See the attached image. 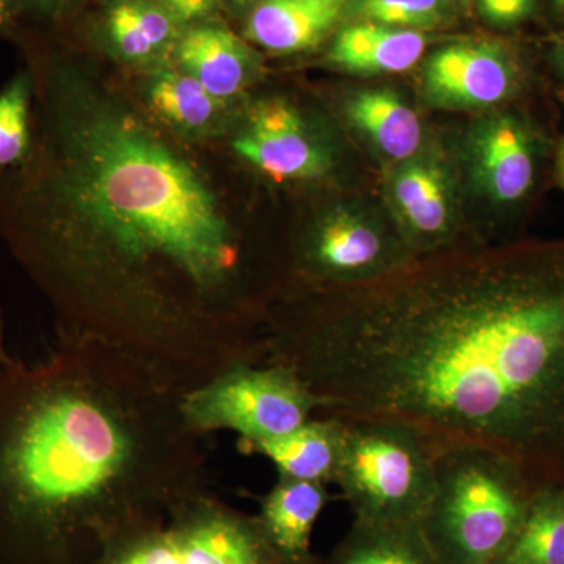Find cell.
Instances as JSON below:
<instances>
[{
	"mask_svg": "<svg viewBox=\"0 0 564 564\" xmlns=\"http://www.w3.org/2000/svg\"><path fill=\"white\" fill-rule=\"evenodd\" d=\"M259 364L317 414L408 426L564 475V250L459 252L267 317Z\"/></svg>",
	"mask_w": 564,
	"mask_h": 564,
	"instance_id": "cell-1",
	"label": "cell"
},
{
	"mask_svg": "<svg viewBox=\"0 0 564 564\" xmlns=\"http://www.w3.org/2000/svg\"><path fill=\"white\" fill-rule=\"evenodd\" d=\"M187 391L141 356L63 329L0 358V564H104L210 491Z\"/></svg>",
	"mask_w": 564,
	"mask_h": 564,
	"instance_id": "cell-2",
	"label": "cell"
},
{
	"mask_svg": "<svg viewBox=\"0 0 564 564\" xmlns=\"http://www.w3.org/2000/svg\"><path fill=\"white\" fill-rule=\"evenodd\" d=\"M436 488L422 529L443 564H496L513 543L534 494L518 463L485 448L434 452Z\"/></svg>",
	"mask_w": 564,
	"mask_h": 564,
	"instance_id": "cell-3",
	"label": "cell"
},
{
	"mask_svg": "<svg viewBox=\"0 0 564 564\" xmlns=\"http://www.w3.org/2000/svg\"><path fill=\"white\" fill-rule=\"evenodd\" d=\"M343 421L344 448L334 485L343 489L355 521L422 524L436 488L432 447L400 423Z\"/></svg>",
	"mask_w": 564,
	"mask_h": 564,
	"instance_id": "cell-4",
	"label": "cell"
},
{
	"mask_svg": "<svg viewBox=\"0 0 564 564\" xmlns=\"http://www.w3.org/2000/svg\"><path fill=\"white\" fill-rule=\"evenodd\" d=\"M318 410V400L291 369L269 364H237L184 397L196 432L229 430L239 434L240 445L285 436Z\"/></svg>",
	"mask_w": 564,
	"mask_h": 564,
	"instance_id": "cell-5",
	"label": "cell"
},
{
	"mask_svg": "<svg viewBox=\"0 0 564 564\" xmlns=\"http://www.w3.org/2000/svg\"><path fill=\"white\" fill-rule=\"evenodd\" d=\"M258 516L243 513L209 492L169 522L141 534L104 564H276Z\"/></svg>",
	"mask_w": 564,
	"mask_h": 564,
	"instance_id": "cell-6",
	"label": "cell"
},
{
	"mask_svg": "<svg viewBox=\"0 0 564 564\" xmlns=\"http://www.w3.org/2000/svg\"><path fill=\"white\" fill-rule=\"evenodd\" d=\"M300 267L313 281L337 288L367 284L410 265L408 252L373 223L356 214H334L307 237Z\"/></svg>",
	"mask_w": 564,
	"mask_h": 564,
	"instance_id": "cell-7",
	"label": "cell"
},
{
	"mask_svg": "<svg viewBox=\"0 0 564 564\" xmlns=\"http://www.w3.org/2000/svg\"><path fill=\"white\" fill-rule=\"evenodd\" d=\"M423 87L437 106L485 109L513 95L518 69L497 44H448L426 63Z\"/></svg>",
	"mask_w": 564,
	"mask_h": 564,
	"instance_id": "cell-8",
	"label": "cell"
},
{
	"mask_svg": "<svg viewBox=\"0 0 564 564\" xmlns=\"http://www.w3.org/2000/svg\"><path fill=\"white\" fill-rule=\"evenodd\" d=\"M234 150L276 181L315 180L332 165L299 111L280 99L261 102L252 110L247 129L234 141Z\"/></svg>",
	"mask_w": 564,
	"mask_h": 564,
	"instance_id": "cell-9",
	"label": "cell"
},
{
	"mask_svg": "<svg viewBox=\"0 0 564 564\" xmlns=\"http://www.w3.org/2000/svg\"><path fill=\"white\" fill-rule=\"evenodd\" d=\"M473 162L478 184L494 202L518 203L532 191L533 139L513 115H496L481 122L473 140Z\"/></svg>",
	"mask_w": 564,
	"mask_h": 564,
	"instance_id": "cell-10",
	"label": "cell"
},
{
	"mask_svg": "<svg viewBox=\"0 0 564 564\" xmlns=\"http://www.w3.org/2000/svg\"><path fill=\"white\" fill-rule=\"evenodd\" d=\"M348 0H259L248 18V39L274 54L317 46L343 18Z\"/></svg>",
	"mask_w": 564,
	"mask_h": 564,
	"instance_id": "cell-11",
	"label": "cell"
},
{
	"mask_svg": "<svg viewBox=\"0 0 564 564\" xmlns=\"http://www.w3.org/2000/svg\"><path fill=\"white\" fill-rule=\"evenodd\" d=\"M329 502L328 485L278 478L261 499L258 521L267 541L284 562L313 555L311 538L315 522Z\"/></svg>",
	"mask_w": 564,
	"mask_h": 564,
	"instance_id": "cell-12",
	"label": "cell"
},
{
	"mask_svg": "<svg viewBox=\"0 0 564 564\" xmlns=\"http://www.w3.org/2000/svg\"><path fill=\"white\" fill-rule=\"evenodd\" d=\"M345 423L333 415L313 417L276 440L240 445L242 451L265 456L280 478L334 484L343 456Z\"/></svg>",
	"mask_w": 564,
	"mask_h": 564,
	"instance_id": "cell-13",
	"label": "cell"
},
{
	"mask_svg": "<svg viewBox=\"0 0 564 564\" xmlns=\"http://www.w3.org/2000/svg\"><path fill=\"white\" fill-rule=\"evenodd\" d=\"M392 196L402 215L411 243L423 250L437 247L452 231L451 184L443 166L426 159H411L392 180Z\"/></svg>",
	"mask_w": 564,
	"mask_h": 564,
	"instance_id": "cell-14",
	"label": "cell"
},
{
	"mask_svg": "<svg viewBox=\"0 0 564 564\" xmlns=\"http://www.w3.org/2000/svg\"><path fill=\"white\" fill-rule=\"evenodd\" d=\"M176 55L185 73L220 101L242 91L254 68L247 44L220 25L185 32L177 39Z\"/></svg>",
	"mask_w": 564,
	"mask_h": 564,
	"instance_id": "cell-15",
	"label": "cell"
},
{
	"mask_svg": "<svg viewBox=\"0 0 564 564\" xmlns=\"http://www.w3.org/2000/svg\"><path fill=\"white\" fill-rule=\"evenodd\" d=\"M425 46L422 32L366 22L340 31L329 51V61L351 73L397 74L413 68Z\"/></svg>",
	"mask_w": 564,
	"mask_h": 564,
	"instance_id": "cell-16",
	"label": "cell"
},
{
	"mask_svg": "<svg viewBox=\"0 0 564 564\" xmlns=\"http://www.w3.org/2000/svg\"><path fill=\"white\" fill-rule=\"evenodd\" d=\"M325 564H443L422 524L355 521Z\"/></svg>",
	"mask_w": 564,
	"mask_h": 564,
	"instance_id": "cell-17",
	"label": "cell"
},
{
	"mask_svg": "<svg viewBox=\"0 0 564 564\" xmlns=\"http://www.w3.org/2000/svg\"><path fill=\"white\" fill-rule=\"evenodd\" d=\"M347 113L352 124L393 161H411L417 154L422 144L421 120L395 93H358L348 102Z\"/></svg>",
	"mask_w": 564,
	"mask_h": 564,
	"instance_id": "cell-18",
	"label": "cell"
},
{
	"mask_svg": "<svg viewBox=\"0 0 564 564\" xmlns=\"http://www.w3.org/2000/svg\"><path fill=\"white\" fill-rule=\"evenodd\" d=\"M177 22L155 0H113L104 14L111 50L126 61L154 57L177 39Z\"/></svg>",
	"mask_w": 564,
	"mask_h": 564,
	"instance_id": "cell-19",
	"label": "cell"
},
{
	"mask_svg": "<svg viewBox=\"0 0 564 564\" xmlns=\"http://www.w3.org/2000/svg\"><path fill=\"white\" fill-rule=\"evenodd\" d=\"M496 564H564V491L534 494L513 543Z\"/></svg>",
	"mask_w": 564,
	"mask_h": 564,
	"instance_id": "cell-20",
	"label": "cell"
},
{
	"mask_svg": "<svg viewBox=\"0 0 564 564\" xmlns=\"http://www.w3.org/2000/svg\"><path fill=\"white\" fill-rule=\"evenodd\" d=\"M154 109L184 129H203L218 111L220 99L185 70H161L151 84Z\"/></svg>",
	"mask_w": 564,
	"mask_h": 564,
	"instance_id": "cell-21",
	"label": "cell"
},
{
	"mask_svg": "<svg viewBox=\"0 0 564 564\" xmlns=\"http://www.w3.org/2000/svg\"><path fill=\"white\" fill-rule=\"evenodd\" d=\"M29 111L31 80L20 74L0 93V170L22 161L28 154Z\"/></svg>",
	"mask_w": 564,
	"mask_h": 564,
	"instance_id": "cell-22",
	"label": "cell"
},
{
	"mask_svg": "<svg viewBox=\"0 0 564 564\" xmlns=\"http://www.w3.org/2000/svg\"><path fill=\"white\" fill-rule=\"evenodd\" d=\"M444 0H362L367 18L391 28L419 31L436 25L443 18Z\"/></svg>",
	"mask_w": 564,
	"mask_h": 564,
	"instance_id": "cell-23",
	"label": "cell"
},
{
	"mask_svg": "<svg viewBox=\"0 0 564 564\" xmlns=\"http://www.w3.org/2000/svg\"><path fill=\"white\" fill-rule=\"evenodd\" d=\"M536 0H480L486 20L499 25H513L532 13Z\"/></svg>",
	"mask_w": 564,
	"mask_h": 564,
	"instance_id": "cell-24",
	"label": "cell"
},
{
	"mask_svg": "<svg viewBox=\"0 0 564 564\" xmlns=\"http://www.w3.org/2000/svg\"><path fill=\"white\" fill-rule=\"evenodd\" d=\"M177 22H188L206 17L214 9L215 0H155Z\"/></svg>",
	"mask_w": 564,
	"mask_h": 564,
	"instance_id": "cell-25",
	"label": "cell"
},
{
	"mask_svg": "<svg viewBox=\"0 0 564 564\" xmlns=\"http://www.w3.org/2000/svg\"><path fill=\"white\" fill-rule=\"evenodd\" d=\"M22 10V0H0V32L7 31Z\"/></svg>",
	"mask_w": 564,
	"mask_h": 564,
	"instance_id": "cell-26",
	"label": "cell"
},
{
	"mask_svg": "<svg viewBox=\"0 0 564 564\" xmlns=\"http://www.w3.org/2000/svg\"><path fill=\"white\" fill-rule=\"evenodd\" d=\"M68 0H22V9H35L43 13H52V11L61 9Z\"/></svg>",
	"mask_w": 564,
	"mask_h": 564,
	"instance_id": "cell-27",
	"label": "cell"
},
{
	"mask_svg": "<svg viewBox=\"0 0 564 564\" xmlns=\"http://www.w3.org/2000/svg\"><path fill=\"white\" fill-rule=\"evenodd\" d=\"M276 564H325V560H322L321 556L311 555L307 558L299 560V562H280Z\"/></svg>",
	"mask_w": 564,
	"mask_h": 564,
	"instance_id": "cell-28",
	"label": "cell"
},
{
	"mask_svg": "<svg viewBox=\"0 0 564 564\" xmlns=\"http://www.w3.org/2000/svg\"><path fill=\"white\" fill-rule=\"evenodd\" d=\"M556 166H558L560 177H562L564 184V141L562 147H560L558 158H556Z\"/></svg>",
	"mask_w": 564,
	"mask_h": 564,
	"instance_id": "cell-29",
	"label": "cell"
},
{
	"mask_svg": "<svg viewBox=\"0 0 564 564\" xmlns=\"http://www.w3.org/2000/svg\"><path fill=\"white\" fill-rule=\"evenodd\" d=\"M556 61H558L560 68H562L564 74V44L560 46L558 52H556Z\"/></svg>",
	"mask_w": 564,
	"mask_h": 564,
	"instance_id": "cell-30",
	"label": "cell"
},
{
	"mask_svg": "<svg viewBox=\"0 0 564 564\" xmlns=\"http://www.w3.org/2000/svg\"><path fill=\"white\" fill-rule=\"evenodd\" d=\"M231 2L234 3V6H237V7H247V6H250V3H258L259 0H231Z\"/></svg>",
	"mask_w": 564,
	"mask_h": 564,
	"instance_id": "cell-31",
	"label": "cell"
},
{
	"mask_svg": "<svg viewBox=\"0 0 564 564\" xmlns=\"http://www.w3.org/2000/svg\"><path fill=\"white\" fill-rule=\"evenodd\" d=\"M7 355L6 348H3V336H2V322H0V358Z\"/></svg>",
	"mask_w": 564,
	"mask_h": 564,
	"instance_id": "cell-32",
	"label": "cell"
},
{
	"mask_svg": "<svg viewBox=\"0 0 564 564\" xmlns=\"http://www.w3.org/2000/svg\"><path fill=\"white\" fill-rule=\"evenodd\" d=\"M554 3L556 9L564 11V0H554Z\"/></svg>",
	"mask_w": 564,
	"mask_h": 564,
	"instance_id": "cell-33",
	"label": "cell"
}]
</instances>
